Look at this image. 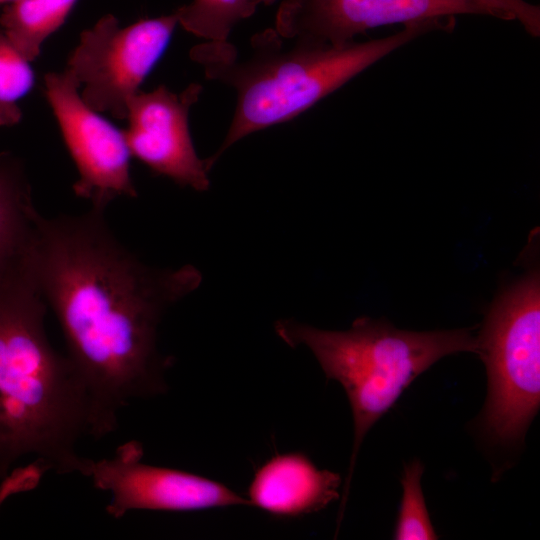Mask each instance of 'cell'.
<instances>
[{"label":"cell","mask_w":540,"mask_h":540,"mask_svg":"<svg viewBox=\"0 0 540 540\" xmlns=\"http://www.w3.org/2000/svg\"><path fill=\"white\" fill-rule=\"evenodd\" d=\"M28 265L86 390L91 437L101 439L131 401L167 390L173 360L159 351L157 329L166 310L199 287L201 274L191 265H146L94 209L38 213Z\"/></svg>","instance_id":"1"},{"label":"cell","mask_w":540,"mask_h":540,"mask_svg":"<svg viewBox=\"0 0 540 540\" xmlns=\"http://www.w3.org/2000/svg\"><path fill=\"white\" fill-rule=\"evenodd\" d=\"M47 305L29 269L0 282V477L25 456L82 475L89 400L66 354L46 334Z\"/></svg>","instance_id":"2"},{"label":"cell","mask_w":540,"mask_h":540,"mask_svg":"<svg viewBox=\"0 0 540 540\" xmlns=\"http://www.w3.org/2000/svg\"><path fill=\"white\" fill-rule=\"evenodd\" d=\"M449 27L443 20L420 21L363 42L335 46L295 39L288 49L275 29H266L251 38L246 58H240L228 41L194 46L190 58L202 66L206 77L231 86L237 95L227 134L209 157L211 166L242 138L297 117L394 51Z\"/></svg>","instance_id":"3"},{"label":"cell","mask_w":540,"mask_h":540,"mask_svg":"<svg viewBox=\"0 0 540 540\" xmlns=\"http://www.w3.org/2000/svg\"><path fill=\"white\" fill-rule=\"evenodd\" d=\"M276 332L292 347L309 348L326 377L339 382L348 397L354 442L342 507L359 448L370 428L420 374L441 358L478 351L477 338L471 329L414 332L369 317L356 319L346 331L322 330L281 320L276 324Z\"/></svg>","instance_id":"4"},{"label":"cell","mask_w":540,"mask_h":540,"mask_svg":"<svg viewBox=\"0 0 540 540\" xmlns=\"http://www.w3.org/2000/svg\"><path fill=\"white\" fill-rule=\"evenodd\" d=\"M488 378L481 423L495 444L511 446L540 407V278L533 270L500 293L477 338Z\"/></svg>","instance_id":"5"},{"label":"cell","mask_w":540,"mask_h":540,"mask_svg":"<svg viewBox=\"0 0 540 540\" xmlns=\"http://www.w3.org/2000/svg\"><path fill=\"white\" fill-rule=\"evenodd\" d=\"M176 11L121 27L112 14L84 30L65 68L83 101L99 113L126 120L130 99L166 50L178 25Z\"/></svg>","instance_id":"6"},{"label":"cell","mask_w":540,"mask_h":540,"mask_svg":"<svg viewBox=\"0 0 540 540\" xmlns=\"http://www.w3.org/2000/svg\"><path fill=\"white\" fill-rule=\"evenodd\" d=\"M45 95L78 171L74 193L104 212L119 197H137L124 131L90 108L80 85L65 69L44 77Z\"/></svg>","instance_id":"7"},{"label":"cell","mask_w":540,"mask_h":540,"mask_svg":"<svg viewBox=\"0 0 540 540\" xmlns=\"http://www.w3.org/2000/svg\"><path fill=\"white\" fill-rule=\"evenodd\" d=\"M143 446L130 440L108 458H88L83 475L111 496L106 512L120 519L130 511L188 512L250 505L226 485L187 471L142 461Z\"/></svg>","instance_id":"8"},{"label":"cell","mask_w":540,"mask_h":540,"mask_svg":"<svg viewBox=\"0 0 540 540\" xmlns=\"http://www.w3.org/2000/svg\"><path fill=\"white\" fill-rule=\"evenodd\" d=\"M271 4L275 0H256ZM484 15L475 0H284L277 12L281 37L341 46L392 24Z\"/></svg>","instance_id":"9"},{"label":"cell","mask_w":540,"mask_h":540,"mask_svg":"<svg viewBox=\"0 0 540 540\" xmlns=\"http://www.w3.org/2000/svg\"><path fill=\"white\" fill-rule=\"evenodd\" d=\"M202 89L191 83L179 93L165 85L139 91L128 103L124 130L132 157L153 173L195 191L208 190L212 169L209 158L198 157L189 130V112Z\"/></svg>","instance_id":"10"},{"label":"cell","mask_w":540,"mask_h":540,"mask_svg":"<svg viewBox=\"0 0 540 540\" xmlns=\"http://www.w3.org/2000/svg\"><path fill=\"white\" fill-rule=\"evenodd\" d=\"M341 481L338 473L319 469L304 453H278L255 471L248 501L272 516L296 518L339 498Z\"/></svg>","instance_id":"11"},{"label":"cell","mask_w":540,"mask_h":540,"mask_svg":"<svg viewBox=\"0 0 540 540\" xmlns=\"http://www.w3.org/2000/svg\"><path fill=\"white\" fill-rule=\"evenodd\" d=\"M38 211L19 159L0 156V282L27 268Z\"/></svg>","instance_id":"12"},{"label":"cell","mask_w":540,"mask_h":540,"mask_svg":"<svg viewBox=\"0 0 540 540\" xmlns=\"http://www.w3.org/2000/svg\"><path fill=\"white\" fill-rule=\"evenodd\" d=\"M78 0H15L5 5L0 27L28 60H35L46 39L66 21Z\"/></svg>","instance_id":"13"},{"label":"cell","mask_w":540,"mask_h":540,"mask_svg":"<svg viewBox=\"0 0 540 540\" xmlns=\"http://www.w3.org/2000/svg\"><path fill=\"white\" fill-rule=\"evenodd\" d=\"M255 10L250 0H192L175 11L186 31L207 41L223 42Z\"/></svg>","instance_id":"14"},{"label":"cell","mask_w":540,"mask_h":540,"mask_svg":"<svg viewBox=\"0 0 540 540\" xmlns=\"http://www.w3.org/2000/svg\"><path fill=\"white\" fill-rule=\"evenodd\" d=\"M34 72L28 61L0 28V126L20 122L18 101L34 85Z\"/></svg>","instance_id":"15"},{"label":"cell","mask_w":540,"mask_h":540,"mask_svg":"<svg viewBox=\"0 0 540 540\" xmlns=\"http://www.w3.org/2000/svg\"><path fill=\"white\" fill-rule=\"evenodd\" d=\"M423 471L424 466L418 459L404 466L401 478L403 495L393 536L396 540L438 539L421 487Z\"/></svg>","instance_id":"16"},{"label":"cell","mask_w":540,"mask_h":540,"mask_svg":"<svg viewBox=\"0 0 540 540\" xmlns=\"http://www.w3.org/2000/svg\"><path fill=\"white\" fill-rule=\"evenodd\" d=\"M487 16L516 21L532 37L540 36V8L527 0H475Z\"/></svg>","instance_id":"17"},{"label":"cell","mask_w":540,"mask_h":540,"mask_svg":"<svg viewBox=\"0 0 540 540\" xmlns=\"http://www.w3.org/2000/svg\"><path fill=\"white\" fill-rule=\"evenodd\" d=\"M13 1H15V0H0V5H2V4H8V3H11V2H13Z\"/></svg>","instance_id":"18"}]
</instances>
